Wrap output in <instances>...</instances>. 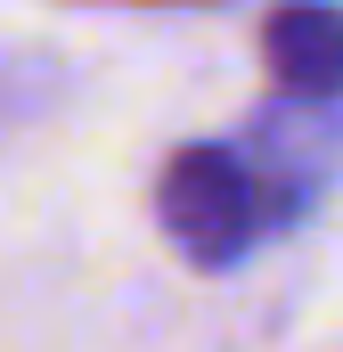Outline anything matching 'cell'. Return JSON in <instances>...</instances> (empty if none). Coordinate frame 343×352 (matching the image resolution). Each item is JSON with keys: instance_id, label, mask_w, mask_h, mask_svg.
<instances>
[{"instance_id": "obj_1", "label": "cell", "mask_w": 343, "mask_h": 352, "mask_svg": "<svg viewBox=\"0 0 343 352\" xmlns=\"http://www.w3.org/2000/svg\"><path fill=\"white\" fill-rule=\"evenodd\" d=\"M164 230L196 254V263H229V254H246L261 238V221H270V205H261V180L229 156V148H180L164 164Z\"/></svg>"}, {"instance_id": "obj_2", "label": "cell", "mask_w": 343, "mask_h": 352, "mask_svg": "<svg viewBox=\"0 0 343 352\" xmlns=\"http://www.w3.org/2000/svg\"><path fill=\"white\" fill-rule=\"evenodd\" d=\"M261 58H270L278 82L303 90V98L343 90V8H327V0H286L261 25Z\"/></svg>"}]
</instances>
